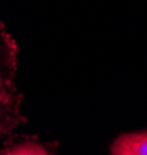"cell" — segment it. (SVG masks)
I'll use <instances>...</instances> for the list:
<instances>
[{"mask_svg": "<svg viewBox=\"0 0 147 155\" xmlns=\"http://www.w3.org/2000/svg\"><path fill=\"white\" fill-rule=\"evenodd\" d=\"M8 106H9V95H8L6 88H5L3 81L0 79V127H2L3 115H5V112H6Z\"/></svg>", "mask_w": 147, "mask_h": 155, "instance_id": "obj_3", "label": "cell"}, {"mask_svg": "<svg viewBox=\"0 0 147 155\" xmlns=\"http://www.w3.org/2000/svg\"><path fill=\"white\" fill-rule=\"evenodd\" d=\"M112 155H147V130L119 134L109 147Z\"/></svg>", "mask_w": 147, "mask_h": 155, "instance_id": "obj_1", "label": "cell"}, {"mask_svg": "<svg viewBox=\"0 0 147 155\" xmlns=\"http://www.w3.org/2000/svg\"><path fill=\"white\" fill-rule=\"evenodd\" d=\"M3 153H14V155H44L48 153L47 147L41 146L39 143H33V141H23L16 146H11L9 149H6Z\"/></svg>", "mask_w": 147, "mask_h": 155, "instance_id": "obj_2", "label": "cell"}]
</instances>
